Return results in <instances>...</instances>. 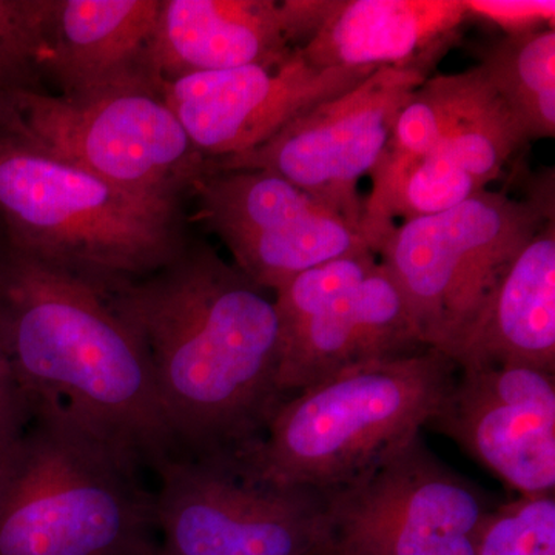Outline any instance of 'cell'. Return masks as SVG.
<instances>
[{"label": "cell", "instance_id": "6da1fadb", "mask_svg": "<svg viewBox=\"0 0 555 555\" xmlns=\"http://www.w3.org/2000/svg\"><path fill=\"white\" fill-rule=\"evenodd\" d=\"M147 352L182 456L250 451L286 400L275 301L206 243L104 294Z\"/></svg>", "mask_w": 555, "mask_h": 555}, {"label": "cell", "instance_id": "7a4b0ae2", "mask_svg": "<svg viewBox=\"0 0 555 555\" xmlns=\"http://www.w3.org/2000/svg\"><path fill=\"white\" fill-rule=\"evenodd\" d=\"M0 332L33 401L156 474L181 451L144 346L101 291L0 243Z\"/></svg>", "mask_w": 555, "mask_h": 555}, {"label": "cell", "instance_id": "3957f363", "mask_svg": "<svg viewBox=\"0 0 555 555\" xmlns=\"http://www.w3.org/2000/svg\"><path fill=\"white\" fill-rule=\"evenodd\" d=\"M30 403L0 454V555H134L158 540L147 474L61 409Z\"/></svg>", "mask_w": 555, "mask_h": 555}, {"label": "cell", "instance_id": "277c9868", "mask_svg": "<svg viewBox=\"0 0 555 555\" xmlns=\"http://www.w3.org/2000/svg\"><path fill=\"white\" fill-rule=\"evenodd\" d=\"M0 222L11 248L102 294L189 243L181 203L116 188L13 131H0Z\"/></svg>", "mask_w": 555, "mask_h": 555}, {"label": "cell", "instance_id": "5b68a950", "mask_svg": "<svg viewBox=\"0 0 555 555\" xmlns=\"http://www.w3.org/2000/svg\"><path fill=\"white\" fill-rule=\"evenodd\" d=\"M459 366L427 347L288 396L238 462L258 480L337 491L408 447L429 425Z\"/></svg>", "mask_w": 555, "mask_h": 555}, {"label": "cell", "instance_id": "8992f818", "mask_svg": "<svg viewBox=\"0 0 555 555\" xmlns=\"http://www.w3.org/2000/svg\"><path fill=\"white\" fill-rule=\"evenodd\" d=\"M551 218L553 192L520 201L485 190L390 230L377 257L406 299L423 345L451 358L521 248Z\"/></svg>", "mask_w": 555, "mask_h": 555}, {"label": "cell", "instance_id": "52a82bcc", "mask_svg": "<svg viewBox=\"0 0 555 555\" xmlns=\"http://www.w3.org/2000/svg\"><path fill=\"white\" fill-rule=\"evenodd\" d=\"M169 555H327V492L258 480L232 456H179L155 476Z\"/></svg>", "mask_w": 555, "mask_h": 555}, {"label": "cell", "instance_id": "ba28073f", "mask_svg": "<svg viewBox=\"0 0 555 555\" xmlns=\"http://www.w3.org/2000/svg\"><path fill=\"white\" fill-rule=\"evenodd\" d=\"M9 98L17 133L116 188L181 203L207 173V159L155 91L80 100L21 91Z\"/></svg>", "mask_w": 555, "mask_h": 555}, {"label": "cell", "instance_id": "9c48e42d", "mask_svg": "<svg viewBox=\"0 0 555 555\" xmlns=\"http://www.w3.org/2000/svg\"><path fill=\"white\" fill-rule=\"evenodd\" d=\"M327 499V555H477L481 526L496 506L422 434Z\"/></svg>", "mask_w": 555, "mask_h": 555}, {"label": "cell", "instance_id": "30bf717a", "mask_svg": "<svg viewBox=\"0 0 555 555\" xmlns=\"http://www.w3.org/2000/svg\"><path fill=\"white\" fill-rule=\"evenodd\" d=\"M427 78L411 69H375L353 89L321 102L259 147L207 160V173L270 171L363 232L358 182L375 169L398 113Z\"/></svg>", "mask_w": 555, "mask_h": 555}, {"label": "cell", "instance_id": "8fae6325", "mask_svg": "<svg viewBox=\"0 0 555 555\" xmlns=\"http://www.w3.org/2000/svg\"><path fill=\"white\" fill-rule=\"evenodd\" d=\"M193 219L217 235L235 268L264 291L358 251L363 232L308 192L266 170L208 171L190 190Z\"/></svg>", "mask_w": 555, "mask_h": 555}, {"label": "cell", "instance_id": "7c38bea8", "mask_svg": "<svg viewBox=\"0 0 555 555\" xmlns=\"http://www.w3.org/2000/svg\"><path fill=\"white\" fill-rule=\"evenodd\" d=\"M427 427L518 496L554 494L555 374L524 364H467Z\"/></svg>", "mask_w": 555, "mask_h": 555}, {"label": "cell", "instance_id": "4fadbf2b", "mask_svg": "<svg viewBox=\"0 0 555 555\" xmlns=\"http://www.w3.org/2000/svg\"><path fill=\"white\" fill-rule=\"evenodd\" d=\"M369 68L312 67L294 51L286 61L185 76L160 94L207 160L243 155L268 142L321 102L372 75Z\"/></svg>", "mask_w": 555, "mask_h": 555}, {"label": "cell", "instance_id": "5bb4252c", "mask_svg": "<svg viewBox=\"0 0 555 555\" xmlns=\"http://www.w3.org/2000/svg\"><path fill=\"white\" fill-rule=\"evenodd\" d=\"M526 142L483 69L477 65L451 75L444 129L401 182L390 204V221L440 214L485 192Z\"/></svg>", "mask_w": 555, "mask_h": 555}, {"label": "cell", "instance_id": "9a60e30c", "mask_svg": "<svg viewBox=\"0 0 555 555\" xmlns=\"http://www.w3.org/2000/svg\"><path fill=\"white\" fill-rule=\"evenodd\" d=\"M425 349L406 299L378 261L360 284L283 337L278 385L287 398L346 372Z\"/></svg>", "mask_w": 555, "mask_h": 555}, {"label": "cell", "instance_id": "2e32d148", "mask_svg": "<svg viewBox=\"0 0 555 555\" xmlns=\"http://www.w3.org/2000/svg\"><path fill=\"white\" fill-rule=\"evenodd\" d=\"M469 17L466 0H326L299 53L320 69L397 68L433 76Z\"/></svg>", "mask_w": 555, "mask_h": 555}, {"label": "cell", "instance_id": "e0dca14e", "mask_svg": "<svg viewBox=\"0 0 555 555\" xmlns=\"http://www.w3.org/2000/svg\"><path fill=\"white\" fill-rule=\"evenodd\" d=\"M160 0H56L43 76L60 96L155 91L152 64Z\"/></svg>", "mask_w": 555, "mask_h": 555}, {"label": "cell", "instance_id": "ac0fdd59", "mask_svg": "<svg viewBox=\"0 0 555 555\" xmlns=\"http://www.w3.org/2000/svg\"><path fill=\"white\" fill-rule=\"evenodd\" d=\"M299 47L287 0H160L152 64L160 83L286 61Z\"/></svg>", "mask_w": 555, "mask_h": 555}, {"label": "cell", "instance_id": "d6986e66", "mask_svg": "<svg viewBox=\"0 0 555 555\" xmlns=\"http://www.w3.org/2000/svg\"><path fill=\"white\" fill-rule=\"evenodd\" d=\"M451 358L555 372V218L521 248Z\"/></svg>", "mask_w": 555, "mask_h": 555}, {"label": "cell", "instance_id": "ffe728a7", "mask_svg": "<svg viewBox=\"0 0 555 555\" xmlns=\"http://www.w3.org/2000/svg\"><path fill=\"white\" fill-rule=\"evenodd\" d=\"M478 67L528 141L555 137L554 27L505 35L477 51Z\"/></svg>", "mask_w": 555, "mask_h": 555}, {"label": "cell", "instance_id": "44dd1931", "mask_svg": "<svg viewBox=\"0 0 555 555\" xmlns=\"http://www.w3.org/2000/svg\"><path fill=\"white\" fill-rule=\"evenodd\" d=\"M56 0H0V93L38 91Z\"/></svg>", "mask_w": 555, "mask_h": 555}, {"label": "cell", "instance_id": "7402d4cb", "mask_svg": "<svg viewBox=\"0 0 555 555\" xmlns=\"http://www.w3.org/2000/svg\"><path fill=\"white\" fill-rule=\"evenodd\" d=\"M377 264L378 257L374 251H358L305 270L278 288L273 301L283 337L360 284Z\"/></svg>", "mask_w": 555, "mask_h": 555}, {"label": "cell", "instance_id": "603a6c76", "mask_svg": "<svg viewBox=\"0 0 555 555\" xmlns=\"http://www.w3.org/2000/svg\"><path fill=\"white\" fill-rule=\"evenodd\" d=\"M477 555H555V496H518L488 514Z\"/></svg>", "mask_w": 555, "mask_h": 555}, {"label": "cell", "instance_id": "cb8c5ba5", "mask_svg": "<svg viewBox=\"0 0 555 555\" xmlns=\"http://www.w3.org/2000/svg\"><path fill=\"white\" fill-rule=\"evenodd\" d=\"M30 416V398L17 378L0 332V454L16 441Z\"/></svg>", "mask_w": 555, "mask_h": 555}, {"label": "cell", "instance_id": "d4e9b609", "mask_svg": "<svg viewBox=\"0 0 555 555\" xmlns=\"http://www.w3.org/2000/svg\"><path fill=\"white\" fill-rule=\"evenodd\" d=\"M469 16L494 22L506 35L554 27V2H466Z\"/></svg>", "mask_w": 555, "mask_h": 555}, {"label": "cell", "instance_id": "484cf974", "mask_svg": "<svg viewBox=\"0 0 555 555\" xmlns=\"http://www.w3.org/2000/svg\"><path fill=\"white\" fill-rule=\"evenodd\" d=\"M20 130V119H17L16 112L9 96L0 93V131H16Z\"/></svg>", "mask_w": 555, "mask_h": 555}, {"label": "cell", "instance_id": "4316f807", "mask_svg": "<svg viewBox=\"0 0 555 555\" xmlns=\"http://www.w3.org/2000/svg\"><path fill=\"white\" fill-rule=\"evenodd\" d=\"M134 555H169L166 551L163 550V546L159 545V540H155V542L150 543V545L145 546L144 550L139 551L138 554Z\"/></svg>", "mask_w": 555, "mask_h": 555}]
</instances>
